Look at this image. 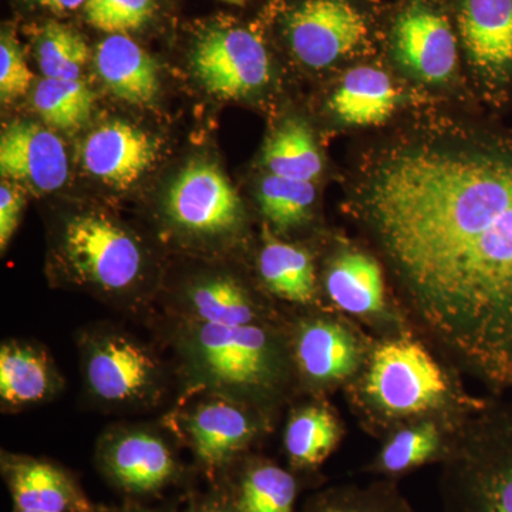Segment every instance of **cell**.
I'll return each mask as SVG.
<instances>
[{
  "label": "cell",
  "instance_id": "6da1fadb",
  "mask_svg": "<svg viewBox=\"0 0 512 512\" xmlns=\"http://www.w3.org/2000/svg\"><path fill=\"white\" fill-rule=\"evenodd\" d=\"M362 208L421 328L493 392L511 390L512 137L396 151Z\"/></svg>",
  "mask_w": 512,
  "mask_h": 512
},
{
  "label": "cell",
  "instance_id": "7a4b0ae2",
  "mask_svg": "<svg viewBox=\"0 0 512 512\" xmlns=\"http://www.w3.org/2000/svg\"><path fill=\"white\" fill-rule=\"evenodd\" d=\"M278 330L174 320L171 340L192 387L258 410L278 399L291 376L292 348Z\"/></svg>",
  "mask_w": 512,
  "mask_h": 512
},
{
  "label": "cell",
  "instance_id": "3957f363",
  "mask_svg": "<svg viewBox=\"0 0 512 512\" xmlns=\"http://www.w3.org/2000/svg\"><path fill=\"white\" fill-rule=\"evenodd\" d=\"M443 512H512V400L487 404L444 453Z\"/></svg>",
  "mask_w": 512,
  "mask_h": 512
},
{
  "label": "cell",
  "instance_id": "277c9868",
  "mask_svg": "<svg viewBox=\"0 0 512 512\" xmlns=\"http://www.w3.org/2000/svg\"><path fill=\"white\" fill-rule=\"evenodd\" d=\"M56 261L73 285L128 306L146 281L147 258L140 242L103 215L70 218L60 232Z\"/></svg>",
  "mask_w": 512,
  "mask_h": 512
},
{
  "label": "cell",
  "instance_id": "5b68a950",
  "mask_svg": "<svg viewBox=\"0 0 512 512\" xmlns=\"http://www.w3.org/2000/svg\"><path fill=\"white\" fill-rule=\"evenodd\" d=\"M84 387L114 409L156 406L165 389L160 357L140 339L113 325L84 329L77 338Z\"/></svg>",
  "mask_w": 512,
  "mask_h": 512
},
{
  "label": "cell",
  "instance_id": "8992f818",
  "mask_svg": "<svg viewBox=\"0 0 512 512\" xmlns=\"http://www.w3.org/2000/svg\"><path fill=\"white\" fill-rule=\"evenodd\" d=\"M448 390L436 360L420 343L392 340L376 350L363 382L372 407L389 417H409L439 406Z\"/></svg>",
  "mask_w": 512,
  "mask_h": 512
},
{
  "label": "cell",
  "instance_id": "52a82bcc",
  "mask_svg": "<svg viewBox=\"0 0 512 512\" xmlns=\"http://www.w3.org/2000/svg\"><path fill=\"white\" fill-rule=\"evenodd\" d=\"M96 466L104 480L131 500L157 497L180 483L184 470L167 440L144 427H116L100 437Z\"/></svg>",
  "mask_w": 512,
  "mask_h": 512
},
{
  "label": "cell",
  "instance_id": "ba28073f",
  "mask_svg": "<svg viewBox=\"0 0 512 512\" xmlns=\"http://www.w3.org/2000/svg\"><path fill=\"white\" fill-rule=\"evenodd\" d=\"M168 221L187 237L217 241L241 227V201L217 165L188 164L175 178L165 198Z\"/></svg>",
  "mask_w": 512,
  "mask_h": 512
},
{
  "label": "cell",
  "instance_id": "9c48e42d",
  "mask_svg": "<svg viewBox=\"0 0 512 512\" xmlns=\"http://www.w3.org/2000/svg\"><path fill=\"white\" fill-rule=\"evenodd\" d=\"M192 64L211 94L238 99L271 80V60L261 37L248 29H212L195 45Z\"/></svg>",
  "mask_w": 512,
  "mask_h": 512
},
{
  "label": "cell",
  "instance_id": "30bf717a",
  "mask_svg": "<svg viewBox=\"0 0 512 512\" xmlns=\"http://www.w3.org/2000/svg\"><path fill=\"white\" fill-rule=\"evenodd\" d=\"M293 55L311 69H328L365 42V18L349 0H305L286 20Z\"/></svg>",
  "mask_w": 512,
  "mask_h": 512
},
{
  "label": "cell",
  "instance_id": "8fae6325",
  "mask_svg": "<svg viewBox=\"0 0 512 512\" xmlns=\"http://www.w3.org/2000/svg\"><path fill=\"white\" fill-rule=\"evenodd\" d=\"M255 409L228 397L207 394L183 417L195 461L212 483L234 464L255 440Z\"/></svg>",
  "mask_w": 512,
  "mask_h": 512
},
{
  "label": "cell",
  "instance_id": "7c38bea8",
  "mask_svg": "<svg viewBox=\"0 0 512 512\" xmlns=\"http://www.w3.org/2000/svg\"><path fill=\"white\" fill-rule=\"evenodd\" d=\"M458 33L468 63L498 99L512 94V0H461Z\"/></svg>",
  "mask_w": 512,
  "mask_h": 512
},
{
  "label": "cell",
  "instance_id": "4fadbf2b",
  "mask_svg": "<svg viewBox=\"0 0 512 512\" xmlns=\"http://www.w3.org/2000/svg\"><path fill=\"white\" fill-rule=\"evenodd\" d=\"M392 47L396 62L421 82H446L456 70V36L446 18L423 0H414L397 16Z\"/></svg>",
  "mask_w": 512,
  "mask_h": 512
},
{
  "label": "cell",
  "instance_id": "5bb4252c",
  "mask_svg": "<svg viewBox=\"0 0 512 512\" xmlns=\"http://www.w3.org/2000/svg\"><path fill=\"white\" fill-rule=\"evenodd\" d=\"M0 173L3 180L33 191L59 190L69 178L66 147L47 127L13 121L0 137Z\"/></svg>",
  "mask_w": 512,
  "mask_h": 512
},
{
  "label": "cell",
  "instance_id": "9a60e30c",
  "mask_svg": "<svg viewBox=\"0 0 512 512\" xmlns=\"http://www.w3.org/2000/svg\"><path fill=\"white\" fill-rule=\"evenodd\" d=\"M2 477L12 497L13 510L42 512H100L82 485L66 468L53 461L23 454L2 453Z\"/></svg>",
  "mask_w": 512,
  "mask_h": 512
},
{
  "label": "cell",
  "instance_id": "2e32d148",
  "mask_svg": "<svg viewBox=\"0 0 512 512\" xmlns=\"http://www.w3.org/2000/svg\"><path fill=\"white\" fill-rule=\"evenodd\" d=\"M64 387L55 359L42 343L5 340L0 346V406L22 412L55 399Z\"/></svg>",
  "mask_w": 512,
  "mask_h": 512
},
{
  "label": "cell",
  "instance_id": "e0dca14e",
  "mask_svg": "<svg viewBox=\"0 0 512 512\" xmlns=\"http://www.w3.org/2000/svg\"><path fill=\"white\" fill-rule=\"evenodd\" d=\"M156 158L153 138L123 121L96 128L82 148L84 168L104 184L120 190L136 184Z\"/></svg>",
  "mask_w": 512,
  "mask_h": 512
},
{
  "label": "cell",
  "instance_id": "ac0fdd59",
  "mask_svg": "<svg viewBox=\"0 0 512 512\" xmlns=\"http://www.w3.org/2000/svg\"><path fill=\"white\" fill-rule=\"evenodd\" d=\"M177 308L174 320L227 326L274 323L248 286L222 271L202 274L188 282Z\"/></svg>",
  "mask_w": 512,
  "mask_h": 512
},
{
  "label": "cell",
  "instance_id": "d6986e66",
  "mask_svg": "<svg viewBox=\"0 0 512 512\" xmlns=\"http://www.w3.org/2000/svg\"><path fill=\"white\" fill-rule=\"evenodd\" d=\"M293 365L312 386H328L356 372L360 348L348 328L332 319L305 320L292 340Z\"/></svg>",
  "mask_w": 512,
  "mask_h": 512
},
{
  "label": "cell",
  "instance_id": "ffe728a7",
  "mask_svg": "<svg viewBox=\"0 0 512 512\" xmlns=\"http://www.w3.org/2000/svg\"><path fill=\"white\" fill-rule=\"evenodd\" d=\"M237 512H293L299 480L261 458H238L214 481Z\"/></svg>",
  "mask_w": 512,
  "mask_h": 512
},
{
  "label": "cell",
  "instance_id": "44dd1931",
  "mask_svg": "<svg viewBox=\"0 0 512 512\" xmlns=\"http://www.w3.org/2000/svg\"><path fill=\"white\" fill-rule=\"evenodd\" d=\"M97 72L117 99L128 104L151 103L160 90L156 63L127 35H110L97 46Z\"/></svg>",
  "mask_w": 512,
  "mask_h": 512
},
{
  "label": "cell",
  "instance_id": "7402d4cb",
  "mask_svg": "<svg viewBox=\"0 0 512 512\" xmlns=\"http://www.w3.org/2000/svg\"><path fill=\"white\" fill-rule=\"evenodd\" d=\"M399 93L382 70L360 66L349 70L330 99V109L348 126H382L392 117Z\"/></svg>",
  "mask_w": 512,
  "mask_h": 512
},
{
  "label": "cell",
  "instance_id": "603a6c76",
  "mask_svg": "<svg viewBox=\"0 0 512 512\" xmlns=\"http://www.w3.org/2000/svg\"><path fill=\"white\" fill-rule=\"evenodd\" d=\"M329 298L342 311L370 315L384 308L380 265L362 252H343L333 259L325 278Z\"/></svg>",
  "mask_w": 512,
  "mask_h": 512
},
{
  "label": "cell",
  "instance_id": "cb8c5ba5",
  "mask_svg": "<svg viewBox=\"0 0 512 512\" xmlns=\"http://www.w3.org/2000/svg\"><path fill=\"white\" fill-rule=\"evenodd\" d=\"M259 275L269 292L284 301L308 305L316 296L315 265L298 245L279 241L266 229L258 258Z\"/></svg>",
  "mask_w": 512,
  "mask_h": 512
},
{
  "label": "cell",
  "instance_id": "d4e9b609",
  "mask_svg": "<svg viewBox=\"0 0 512 512\" xmlns=\"http://www.w3.org/2000/svg\"><path fill=\"white\" fill-rule=\"evenodd\" d=\"M339 424L322 404H308L296 410L285 431V448L295 471L316 470L335 450Z\"/></svg>",
  "mask_w": 512,
  "mask_h": 512
},
{
  "label": "cell",
  "instance_id": "484cf974",
  "mask_svg": "<svg viewBox=\"0 0 512 512\" xmlns=\"http://www.w3.org/2000/svg\"><path fill=\"white\" fill-rule=\"evenodd\" d=\"M264 163L269 174L313 183L322 173V157L311 128L301 120H288L266 143Z\"/></svg>",
  "mask_w": 512,
  "mask_h": 512
},
{
  "label": "cell",
  "instance_id": "4316f807",
  "mask_svg": "<svg viewBox=\"0 0 512 512\" xmlns=\"http://www.w3.org/2000/svg\"><path fill=\"white\" fill-rule=\"evenodd\" d=\"M96 96L80 80L45 79L33 93V106L47 126L73 131L92 114Z\"/></svg>",
  "mask_w": 512,
  "mask_h": 512
},
{
  "label": "cell",
  "instance_id": "83f0119b",
  "mask_svg": "<svg viewBox=\"0 0 512 512\" xmlns=\"http://www.w3.org/2000/svg\"><path fill=\"white\" fill-rule=\"evenodd\" d=\"M258 198L266 220L285 232L308 220L315 204L316 188L313 183L268 174L262 180Z\"/></svg>",
  "mask_w": 512,
  "mask_h": 512
},
{
  "label": "cell",
  "instance_id": "f1b7e54d",
  "mask_svg": "<svg viewBox=\"0 0 512 512\" xmlns=\"http://www.w3.org/2000/svg\"><path fill=\"white\" fill-rule=\"evenodd\" d=\"M302 512H414L394 483L330 488L305 505Z\"/></svg>",
  "mask_w": 512,
  "mask_h": 512
},
{
  "label": "cell",
  "instance_id": "f546056e",
  "mask_svg": "<svg viewBox=\"0 0 512 512\" xmlns=\"http://www.w3.org/2000/svg\"><path fill=\"white\" fill-rule=\"evenodd\" d=\"M89 59L86 40L76 30L49 23L37 42V62L45 79L79 80Z\"/></svg>",
  "mask_w": 512,
  "mask_h": 512
},
{
  "label": "cell",
  "instance_id": "4dcf8cb0",
  "mask_svg": "<svg viewBox=\"0 0 512 512\" xmlns=\"http://www.w3.org/2000/svg\"><path fill=\"white\" fill-rule=\"evenodd\" d=\"M440 453L441 436L436 424L421 423L393 436L377 458L376 470L397 476L429 463Z\"/></svg>",
  "mask_w": 512,
  "mask_h": 512
},
{
  "label": "cell",
  "instance_id": "1f68e13d",
  "mask_svg": "<svg viewBox=\"0 0 512 512\" xmlns=\"http://www.w3.org/2000/svg\"><path fill=\"white\" fill-rule=\"evenodd\" d=\"M156 12V0H87L84 15L93 28L127 35L143 28Z\"/></svg>",
  "mask_w": 512,
  "mask_h": 512
},
{
  "label": "cell",
  "instance_id": "d6a6232c",
  "mask_svg": "<svg viewBox=\"0 0 512 512\" xmlns=\"http://www.w3.org/2000/svg\"><path fill=\"white\" fill-rule=\"evenodd\" d=\"M32 70L26 63L19 43L8 33L0 40V96L3 103L28 93L32 86Z\"/></svg>",
  "mask_w": 512,
  "mask_h": 512
},
{
  "label": "cell",
  "instance_id": "836d02e7",
  "mask_svg": "<svg viewBox=\"0 0 512 512\" xmlns=\"http://www.w3.org/2000/svg\"><path fill=\"white\" fill-rule=\"evenodd\" d=\"M23 200L22 192L18 185L3 180L0 185V248L2 252L8 249L16 229H18L20 215H22Z\"/></svg>",
  "mask_w": 512,
  "mask_h": 512
},
{
  "label": "cell",
  "instance_id": "e575fe53",
  "mask_svg": "<svg viewBox=\"0 0 512 512\" xmlns=\"http://www.w3.org/2000/svg\"><path fill=\"white\" fill-rule=\"evenodd\" d=\"M180 512H237L229 503L224 491L214 484L205 494L192 495L187 505Z\"/></svg>",
  "mask_w": 512,
  "mask_h": 512
},
{
  "label": "cell",
  "instance_id": "d590c367",
  "mask_svg": "<svg viewBox=\"0 0 512 512\" xmlns=\"http://www.w3.org/2000/svg\"><path fill=\"white\" fill-rule=\"evenodd\" d=\"M33 2L42 6V8L50 10V12L63 15V13L73 12V10L82 8V6L86 5L87 0H33Z\"/></svg>",
  "mask_w": 512,
  "mask_h": 512
},
{
  "label": "cell",
  "instance_id": "8d00e7d4",
  "mask_svg": "<svg viewBox=\"0 0 512 512\" xmlns=\"http://www.w3.org/2000/svg\"><path fill=\"white\" fill-rule=\"evenodd\" d=\"M100 512H174L168 510H161V508H151L147 505L130 503L123 505V507L104 508L101 507Z\"/></svg>",
  "mask_w": 512,
  "mask_h": 512
},
{
  "label": "cell",
  "instance_id": "74e56055",
  "mask_svg": "<svg viewBox=\"0 0 512 512\" xmlns=\"http://www.w3.org/2000/svg\"><path fill=\"white\" fill-rule=\"evenodd\" d=\"M225 2H231V3H244L245 0H225Z\"/></svg>",
  "mask_w": 512,
  "mask_h": 512
},
{
  "label": "cell",
  "instance_id": "f35d334b",
  "mask_svg": "<svg viewBox=\"0 0 512 512\" xmlns=\"http://www.w3.org/2000/svg\"><path fill=\"white\" fill-rule=\"evenodd\" d=\"M12 512H42V511L13 510Z\"/></svg>",
  "mask_w": 512,
  "mask_h": 512
}]
</instances>
